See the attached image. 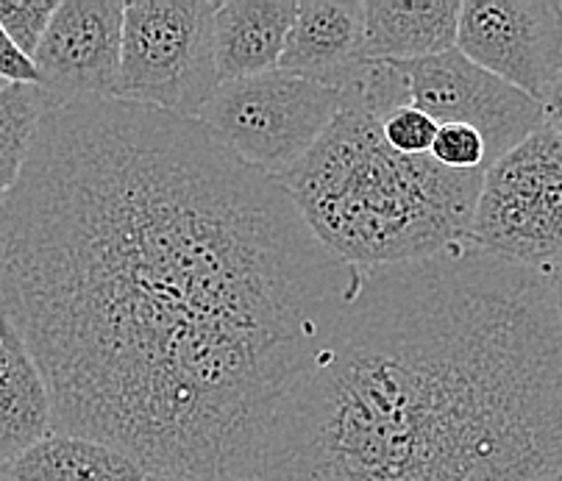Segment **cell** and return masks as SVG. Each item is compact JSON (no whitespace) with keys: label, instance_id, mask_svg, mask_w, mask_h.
Returning a JSON list of instances; mask_svg holds the SVG:
<instances>
[{"label":"cell","instance_id":"7c38bea8","mask_svg":"<svg viewBox=\"0 0 562 481\" xmlns=\"http://www.w3.org/2000/svg\"><path fill=\"white\" fill-rule=\"evenodd\" d=\"M460 0H371L366 3L368 61H418L457 48Z\"/></svg>","mask_w":562,"mask_h":481},{"label":"cell","instance_id":"d6986e66","mask_svg":"<svg viewBox=\"0 0 562 481\" xmlns=\"http://www.w3.org/2000/svg\"><path fill=\"white\" fill-rule=\"evenodd\" d=\"M0 81L7 83H43L40 72H36L34 61L25 59L18 48L12 45V40L7 36V31L0 29Z\"/></svg>","mask_w":562,"mask_h":481},{"label":"cell","instance_id":"9a60e30c","mask_svg":"<svg viewBox=\"0 0 562 481\" xmlns=\"http://www.w3.org/2000/svg\"><path fill=\"white\" fill-rule=\"evenodd\" d=\"M54 107L43 83H7L0 90V201L20 181L36 131Z\"/></svg>","mask_w":562,"mask_h":481},{"label":"cell","instance_id":"ac0fdd59","mask_svg":"<svg viewBox=\"0 0 562 481\" xmlns=\"http://www.w3.org/2000/svg\"><path fill=\"white\" fill-rule=\"evenodd\" d=\"M379 123H382L384 143L401 156H429L440 128L429 114L415 107L393 109Z\"/></svg>","mask_w":562,"mask_h":481},{"label":"cell","instance_id":"5bb4252c","mask_svg":"<svg viewBox=\"0 0 562 481\" xmlns=\"http://www.w3.org/2000/svg\"><path fill=\"white\" fill-rule=\"evenodd\" d=\"M145 470L106 443L50 434L0 468V481H139Z\"/></svg>","mask_w":562,"mask_h":481},{"label":"cell","instance_id":"7402d4cb","mask_svg":"<svg viewBox=\"0 0 562 481\" xmlns=\"http://www.w3.org/2000/svg\"><path fill=\"white\" fill-rule=\"evenodd\" d=\"M139 481H198V479H192V476H181V473H168V470H148V473H143V479Z\"/></svg>","mask_w":562,"mask_h":481},{"label":"cell","instance_id":"4fadbf2b","mask_svg":"<svg viewBox=\"0 0 562 481\" xmlns=\"http://www.w3.org/2000/svg\"><path fill=\"white\" fill-rule=\"evenodd\" d=\"M54 434V404L20 334L0 315V468Z\"/></svg>","mask_w":562,"mask_h":481},{"label":"cell","instance_id":"5b68a950","mask_svg":"<svg viewBox=\"0 0 562 481\" xmlns=\"http://www.w3.org/2000/svg\"><path fill=\"white\" fill-rule=\"evenodd\" d=\"M468 245L538 273L562 265V137L546 123L485 172Z\"/></svg>","mask_w":562,"mask_h":481},{"label":"cell","instance_id":"277c9868","mask_svg":"<svg viewBox=\"0 0 562 481\" xmlns=\"http://www.w3.org/2000/svg\"><path fill=\"white\" fill-rule=\"evenodd\" d=\"M212 0H132L112 98L195 118L221 87L212 54Z\"/></svg>","mask_w":562,"mask_h":481},{"label":"cell","instance_id":"ffe728a7","mask_svg":"<svg viewBox=\"0 0 562 481\" xmlns=\"http://www.w3.org/2000/svg\"><path fill=\"white\" fill-rule=\"evenodd\" d=\"M540 107H543V123L562 137V72L551 83L549 96H546V101Z\"/></svg>","mask_w":562,"mask_h":481},{"label":"cell","instance_id":"7a4b0ae2","mask_svg":"<svg viewBox=\"0 0 562 481\" xmlns=\"http://www.w3.org/2000/svg\"><path fill=\"white\" fill-rule=\"evenodd\" d=\"M562 317L546 276L457 245L357 270L257 481H551Z\"/></svg>","mask_w":562,"mask_h":481},{"label":"cell","instance_id":"603a6c76","mask_svg":"<svg viewBox=\"0 0 562 481\" xmlns=\"http://www.w3.org/2000/svg\"><path fill=\"white\" fill-rule=\"evenodd\" d=\"M551 481H562V470H560V473H557V476H554V479H551Z\"/></svg>","mask_w":562,"mask_h":481},{"label":"cell","instance_id":"52a82bcc","mask_svg":"<svg viewBox=\"0 0 562 481\" xmlns=\"http://www.w3.org/2000/svg\"><path fill=\"white\" fill-rule=\"evenodd\" d=\"M404 107L429 114L437 125H471L496 165L507 150L543 125V107L527 92L473 65L460 51L418 61H395Z\"/></svg>","mask_w":562,"mask_h":481},{"label":"cell","instance_id":"8992f818","mask_svg":"<svg viewBox=\"0 0 562 481\" xmlns=\"http://www.w3.org/2000/svg\"><path fill=\"white\" fill-rule=\"evenodd\" d=\"M340 101L337 90L273 70L221 83L192 120L237 159L279 179L324 137Z\"/></svg>","mask_w":562,"mask_h":481},{"label":"cell","instance_id":"ba28073f","mask_svg":"<svg viewBox=\"0 0 562 481\" xmlns=\"http://www.w3.org/2000/svg\"><path fill=\"white\" fill-rule=\"evenodd\" d=\"M457 51L538 103L562 72V3L465 0Z\"/></svg>","mask_w":562,"mask_h":481},{"label":"cell","instance_id":"cb8c5ba5","mask_svg":"<svg viewBox=\"0 0 562 481\" xmlns=\"http://www.w3.org/2000/svg\"><path fill=\"white\" fill-rule=\"evenodd\" d=\"M3 87H7V81H0V90H3Z\"/></svg>","mask_w":562,"mask_h":481},{"label":"cell","instance_id":"8fae6325","mask_svg":"<svg viewBox=\"0 0 562 481\" xmlns=\"http://www.w3.org/2000/svg\"><path fill=\"white\" fill-rule=\"evenodd\" d=\"M299 0H221L212 23L217 81H243L279 70Z\"/></svg>","mask_w":562,"mask_h":481},{"label":"cell","instance_id":"6da1fadb","mask_svg":"<svg viewBox=\"0 0 562 481\" xmlns=\"http://www.w3.org/2000/svg\"><path fill=\"white\" fill-rule=\"evenodd\" d=\"M353 279L279 181L143 103L50 109L0 201V315L48 384L54 434L145 473L257 481Z\"/></svg>","mask_w":562,"mask_h":481},{"label":"cell","instance_id":"2e32d148","mask_svg":"<svg viewBox=\"0 0 562 481\" xmlns=\"http://www.w3.org/2000/svg\"><path fill=\"white\" fill-rule=\"evenodd\" d=\"M56 9V0H0V29L25 59H34Z\"/></svg>","mask_w":562,"mask_h":481},{"label":"cell","instance_id":"30bf717a","mask_svg":"<svg viewBox=\"0 0 562 481\" xmlns=\"http://www.w3.org/2000/svg\"><path fill=\"white\" fill-rule=\"evenodd\" d=\"M366 67V3L301 0L279 70L342 92Z\"/></svg>","mask_w":562,"mask_h":481},{"label":"cell","instance_id":"e0dca14e","mask_svg":"<svg viewBox=\"0 0 562 481\" xmlns=\"http://www.w3.org/2000/svg\"><path fill=\"white\" fill-rule=\"evenodd\" d=\"M431 159L440 167L460 172H487L491 170V154L487 143L471 125H440L437 128L435 145H431Z\"/></svg>","mask_w":562,"mask_h":481},{"label":"cell","instance_id":"44dd1931","mask_svg":"<svg viewBox=\"0 0 562 481\" xmlns=\"http://www.w3.org/2000/svg\"><path fill=\"white\" fill-rule=\"evenodd\" d=\"M546 276V284H549V290H551V298H554V303H557V312H560V317H562V265H557V268H551L549 273H543Z\"/></svg>","mask_w":562,"mask_h":481},{"label":"cell","instance_id":"3957f363","mask_svg":"<svg viewBox=\"0 0 562 481\" xmlns=\"http://www.w3.org/2000/svg\"><path fill=\"white\" fill-rule=\"evenodd\" d=\"M315 148L279 184L321 243L353 270L418 261L468 245L485 172L401 156L382 123L353 92Z\"/></svg>","mask_w":562,"mask_h":481},{"label":"cell","instance_id":"9c48e42d","mask_svg":"<svg viewBox=\"0 0 562 481\" xmlns=\"http://www.w3.org/2000/svg\"><path fill=\"white\" fill-rule=\"evenodd\" d=\"M120 0H61L34 67L56 107L78 98H112L123 51Z\"/></svg>","mask_w":562,"mask_h":481}]
</instances>
